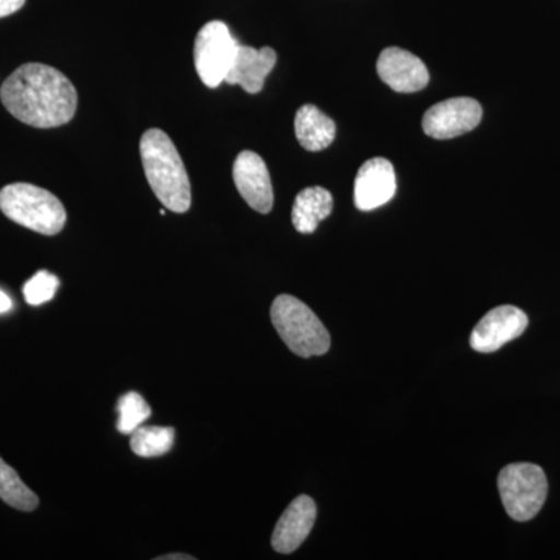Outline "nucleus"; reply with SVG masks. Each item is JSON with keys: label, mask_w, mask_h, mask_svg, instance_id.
<instances>
[{"label": "nucleus", "mask_w": 560, "mask_h": 560, "mask_svg": "<svg viewBox=\"0 0 560 560\" xmlns=\"http://www.w3.org/2000/svg\"><path fill=\"white\" fill-rule=\"evenodd\" d=\"M0 101L22 124L33 128H57L75 116L79 94L60 70L40 62H27L3 81Z\"/></svg>", "instance_id": "f257e3e1"}, {"label": "nucleus", "mask_w": 560, "mask_h": 560, "mask_svg": "<svg viewBox=\"0 0 560 560\" xmlns=\"http://www.w3.org/2000/svg\"><path fill=\"white\" fill-rule=\"evenodd\" d=\"M140 160L151 190L165 209L186 213L191 206V187L186 165L167 132L150 128L140 139Z\"/></svg>", "instance_id": "f03ea898"}, {"label": "nucleus", "mask_w": 560, "mask_h": 560, "mask_svg": "<svg viewBox=\"0 0 560 560\" xmlns=\"http://www.w3.org/2000/svg\"><path fill=\"white\" fill-rule=\"evenodd\" d=\"M0 210L7 219L43 235L60 234L68 220L65 206L54 194L27 183L3 187Z\"/></svg>", "instance_id": "7ed1b4c3"}, {"label": "nucleus", "mask_w": 560, "mask_h": 560, "mask_svg": "<svg viewBox=\"0 0 560 560\" xmlns=\"http://www.w3.org/2000/svg\"><path fill=\"white\" fill-rule=\"evenodd\" d=\"M272 326L291 352L311 359L330 349V335L318 316L304 302L280 294L271 305Z\"/></svg>", "instance_id": "20e7f679"}, {"label": "nucleus", "mask_w": 560, "mask_h": 560, "mask_svg": "<svg viewBox=\"0 0 560 560\" xmlns=\"http://www.w3.org/2000/svg\"><path fill=\"white\" fill-rule=\"evenodd\" d=\"M499 490L508 515L517 522H528L539 514L547 500V475L536 464H510L500 471Z\"/></svg>", "instance_id": "39448f33"}, {"label": "nucleus", "mask_w": 560, "mask_h": 560, "mask_svg": "<svg viewBox=\"0 0 560 560\" xmlns=\"http://www.w3.org/2000/svg\"><path fill=\"white\" fill-rule=\"evenodd\" d=\"M238 46L241 44L224 22L210 21L198 32L194 49L195 69L210 90H215L226 79Z\"/></svg>", "instance_id": "423d86ee"}, {"label": "nucleus", "mask_w": 560, "mask_h": 560, "mask_svg": "<svg viewBox=\"0 0 560 560\" xmlns=\"http://www.w3.org/2000/svg\"><path fill=\"white\" fill-rule=\"evenodd\" d=\"M482 119L480 103L458 97L436 103L423 114L422 128L433 139H453L475 130Z\"/></svg>", "instance_id": "0eeeda50"}, {"label": "nucleus", "mask_w": 560, "mask_h": 560, "mask_svg": "<svg viewBox=\"0 0 560 560\" xmlns=\"http://www.w3.org/2000/svg\"><path fill=\"white\" fill-rule=\"evenodd\" d=\"M528 323V316L521 308L514 305H500L490 311L471 331V349L481 353L495 352L521 337Z\"/></svg>", "instance_id": "6e6552de"}, {"label": "nucleus", "mask_w": 560, "mask_h": 560, "mask_svg": "<svg viewBox=\"0 0 560 560\" xmlns=\"http://www.w3.org/2000/svg\"><path fill=\"white\" fill-rule=\"evenodd\" d=\"M232 176L238 194L248 202L249 208L260 213L271 212L275 191L270 172L259 154L249 150L242 151L234 162Z\"/></svg>", "instance_id": "1a4fd4ad"}, {"label": "nucleus", "mask_w": 560, "mask_h": 560, "mask_svg": "<svg viewBox=\"0 0 560 560\" xmlns=\"http://www.w3.org/2000/svg\"><path fill=\"white\" fill-rule=\"evenodd\" d=\"M377 73L383 83L400 94L422 91L430 81L429 69L423 61L399 47H388L382 51Z\"/></svg>", "instance_id": "9d476101"}, {"label": "nucleus", "mask_w": 560, "mask_h": 560, "mask_svg": "<svg viewBox=\"0 0 560 560\" xmlns=\"http://www.w3.org/2000/svg\"><path fill=\"white\" fill-rule=\"evenodd\" d=\"M397 190L396 172L385 158H374L361 165L355 178L353 200L364 212L381 208L393 200Z\"/></svg>", "instance_id": "9b49d317"}, {"label": "nucleus", "mask_w": 560, "mask_h": 560, "mask_svg": "<svg viewBox=\"0 0 560 560\" xmlns=\"http://www.w3.org/2000/svg\"><path fill=\"white\" fill-rule=\"evenodd\" d=\"M316 521L315 501L307 495L291 501L272 533L271 545L280 555H290L304 544Z\"/></svg>", "instance_id": "f8f14e48"}, {"label": "nucleus", "mask_w": 560, "mask_h": 560, "mask_svg": "<svg viewBox=\"0 0 560 560\" xmlns=\"http://www.w3.org/2000/svg\"><path fill=\"white\" fill-rule=\"evenodd\" d=\"M278 62V54L271 47L257 50L249 46H238L224 83L241 84L248 94H259L265 80Z\"/></svg>", "instance_id": "ddd939ff"}, {"label": "nucleus", "mask_w": 560, "mask_h": 560, "mask_svg": "<svg viewBox=\"0 0 560 560\" xmlns=\"http://www.w3.org/2000/svg\"><path fill=\"white\" fill-rule=\"evenodd\" d=\"M294 132L304 150H326L337 136V125L315 105H304L294 117Z\"/></svg>", "instance_id": "4468645a"}, {"label": "nucleus", "mask_w": 560, "mask_h": 560, "mask_svg": "<svg viewBox=\"0 0 560 560\" xmlns=\"http://www.w3.org/2000/svg\"><path fill=\"white\" fill-rule=\"evenodd\" d=\"M334 210V197L324 187H307L298 194L291 210L294 230L301 234H313L320 221Z\"/></svg>", "instance_id": "2eb2a0df"}, {"label": "nucleus", "mask_w": 560, "mask_h": 560, "mask_svg": "<svg viewBox=\"0 0 560 560\" xmlns=\"http://www.w3.org/2000/svg\"><path fill=\"white\" fill-rule=\"evenodd\" d=\"M0 499L9 506L22 512H32L39 506V499L21 480L18 471L0 458Z\"/></svg>", "instance_id": "dca6fc26"}, {"label": "nucleus", "mask_w": 560, "mask_h": 560, "mask_svg": "<svg viewBox=\"0 0 560 560\" xmlns=\"http://www.w3.org/2000/svg\"><path fill=\"white\" fill-rule=\"evenodd\" d=\"M175 444L171 427H139L131 433V451L142 458H154L168 453Z\"/></svg>", "instance_id": "f3484780"}, {"label": "nucleus", "mask_w": 560, "mask_h": 560, "mask_svg": "<svg viewBox=\"0 0 560 560\" xmlns=\"http://www.w3.org/2000/svg\"><path fill=\"white\" fill-rule=\"evenodd\" d=\"M117 411H119L117 430L121 434H131L151 416L150 405L135 390L120 397L119 404H117Z\"/></svg>", "instance_id": "a211bd4d"}, {"label": "nucleus", "mask_w": 560, "mask_h": 560, "mask_svg": "<svg viewBox=\"0 0 560 560\" xmlns=\"http://www.w3.org/2000/svg\"><path fill=\"white\" fill-rule=\"evenodd\" d=\"M60 287V280L49 271H39L24 285L25 301L31 305H40L54 300Z\"/></svg>", "instance_id": "6ab92c4d"}, {"label": "nucleus", "mask_w": 560, "mask_h": 560, "mask_svg": "<svg viewBox=\"0 0 560 560\" xmlns=\"http://www.w3.org/2000/svg\"><path fill=\"white\" fill-rule=\"evenodd\" d=\"M25 5V0H0V20L11 16Z\"/></svg>", "instance_id": "aec40b11"}, {"label": "nucleus", "mask_w": 560, "mask_h": 560, "mask_svg": "<svg viewBox=\"0 0 560 560\" xmlns=\"http://www.w3.org/2000/svg\"><path fill=\"white\" fill-rule=\"evenodd\" d=\"M13 307V302H11L10 298L0 290V313H7L11 311Z\"/></svg>", "instance_id": "412c9836"}, {"label": "nucleus", "mask_w": 560, "mask_h": 560, "mask_svg": "<svg viewBox=\"0 0 560 560\" xmlns=\"http://www.w3.org/2000/svg\"><path fill=\"white\" fill-rule=\"evenodd\" d=\"M195 558H191V556L187 555H168V556H162V558H156V560H194Z\"/></svg>", "instance_id": "4be33fe9"}]
</instances>
